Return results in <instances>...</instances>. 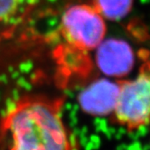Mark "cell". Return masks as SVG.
I'll list each match as a JSON object with an SVG mask.
<instances>
[{
  "label": "cell",
  "mask_w": 150,
  "mask_h": 150,
  "mask_svg": "<svg viewBox=\"0 0 150 150\" xmlns=\"http://www.w3.org/2000/svg\"><path fill=\"white\" fill-rule=\"evenodd\" d=\"M137 127V129L136 130L137 135L139 137H146L148 133V128L146 127V124H139Z\"/></svg>",
  "instance_id": "ba28073f"
},
{
  "label": "cell",
  "mask_w": 150,
  "mask_h": 150,
  "mask_svg": "<svg viewBox=\"0 0 150 150\" xmlns=\"http://www.w3.org/2000/svg\"><path fill=\"white\" fill-rule=\"evenodd\" d=\"M105 18L93 6L79 4L70 6L62 15L60 33L67 47L88 52L99 47L106 35Z\"/></svg>",
  "instance_id": "7a4b0ae2"
},
{
  "label": "cell",
  "mask_w": 150,
  "mask_h": 150,
  "mask_svg": "<svg viewBox=\"0 0 150 150\" xmlns=\"http://www.w3.org/2000/svg\"><path fill=\"white\" fill-rule=\"evenodd\" d=\"M142 150H150V146L149 145L142 146Z\"/></svg>",
  "instance_id": "4fadbf2b"
},
{
  "label": "cell",
  "mask_w": 150,
  "mask_h": 150,
  "mask_svg": "<svg viewBox=\"0 0 150 150\" xmlns=\"http://www.w3.org/2000/svg\"><path fill=\"white\" fill-rule=\"evenodd\" d=\"M113 113L120 123L131 127L150 123V62L144 64L133 80L120 84Z\"/></svg>",
  "instance_id": "3957f363"
},
{
  "label": "cell",
  "mask_w": 150,
  "mask_h": 150,
  "mask_svg": "<svg viewBox=\"0 0 150 150\" xmlns=\"http://www.w3.org/2000/svg\"><path fill=\"white\" fill-rule=\"evenodd\" d=\"M127 150H142V145L138 140L133 141L132 144L128 145L127 146Z\"/></svg>",
  "instance_id": "9c48e42d"
},
{
  "label": "cell",
  "mask_w": 150,
  "mask_h": 150,
  "mask_svg": "<svg viewBox=\"0 0 150 150\" xmlns=\"http://www.w3.org/2000/svg\"><path fill=\"white\" fill-rule=\"evenodd\" d=\"M119 91L120 84L116 82L104 80L96 82L81 95V106L91 115H110L114 112Z\"/></svg>",
  "instance_id": "277c9868"
},
{
  "label": "cell",
  "mask_w": 150,
  "mask_h": 150,
  "mask_svg": "<svg viewBox=\"0 0 150 150\" xmlns=\"http://www.w3.org/2000/svg\"><path fill=\"white\" fill-rule=\"evenodd\" d=\"M132 0H94L92 5L104 18L120 19L130 10Z\"/></svg>",
  "instance_id": "52a82bcc"
},
{
  "label": "cell",
  "mask_w": 150,
  "mask_h": 150,
  "mask_svg": "<svg viewBox=\"0 0 150 150\" xmlns=\"http://www.w3.org/2000/svg\"><path fill=\"white\" fill-rule=\"evenodd\" d=\"M127 134L132 141H137L139 139V137L137 135L136 131H129V132H127Z\"/></svg>",
  "instance_id": "30bf717a"
},
{
  "label": "cell",
  "mask_w": 150,
  "mask_h": 150,
  "mask_svg": "<svg viewBox=\"0 0 150 150\" xmlns=\"http://www.w3.org/2000/svg\"><path fill=\"white\" fill-rule=\"evenodd\" d=\"M99 63L101 70L112 76H123L133 66L134 55L127 42L111 40L99 45Z\"/></svg>",
  "instance_id": "5b68a950"
},
{
  "label": "cell",
  "mask_w": 150,
  "mask_h": 150,
  "mask_svg": "<svg viewBox=\"0 0 150 150\" xmlns=\"http://www.w3.org/2000/svg\"><path fill=\"white\" fill-rule=\"evenodd\" d=\"M149 146H150V144H149Z\"/></svg>",
  "instance_id": "5bb4252c"
},
{
  "label": "cell",
  "mask_w": 150,
  "mask_h": 150,
  "mask_svg": "<svg viewBox=\"0 0 150 150\" xmlns=\"http://www.w3.org/2000/svg\"><path fill=\"white\" fill-rule=\"evenodd\" d=\"M127 145L123 144V145H121L120 146L117 147V150H127Z\"/></svg>",
  "instance_id": "7c38bea8"
},
{
  "label": "cell",
  "mask_w": 150,
  "mask_h": 150,
  "mask_svg": "<svg viewBox=\"0 0 150 150\" xmlns=\"http://www.w3.org/2000/svg\"><path fill=\"white\" fill-rule=\"evenodd\" d=\"M39 0H0V44L15 33Z\"/></svg>",
  "instance_id": "8992f818"
},
{
  "label": "cell",
  "mask_w": 150,
  "mask_h": 150,
  "mask_svg": "<svg viewBox=\"0 0 150 150\" xmlns=\"http://www.w3.org/2000/svg\"><path fill=\"white\" fill-rule=\"evenodd\" d=\"M127 128H126V127H120L119 128V133H120V134H121V135H126V134H127Z\"/></svg>",
  "instance_id": "8fae6325"
},
{
  "label": "cell",
  "mask_w": 150,
  "mask_h": 150,
  "mask_svg": "<svg viewBox=\"0 0 150 150\" xmlns=\"http://www.w3.org/2000/svg\"><path fill=\"white\" fill-rule=\"evenodd\" d=\"M63 99L27 95L16 100L0 122L8 150H79L62 117Z\"/></svg>",
  "instance_id": "6da1fadb"
}]
</instances>
